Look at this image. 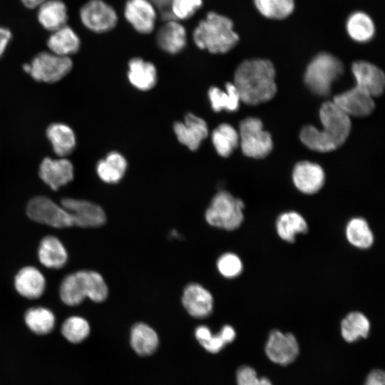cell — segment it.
Returning <instances> with one entry per match:
<instances>
[{"label": "cell", "instance_id": "1", "mask_svg": "<svg viewBox=\"0 0 385 385\" xmlns=\"http://www.w3.org/2000/svg\"><path fill=\"white\" fill-rule=\"evenodd\" d=\"M322 129L308 125L300 132L302 142L309 148L329 152L341 146L346 140L351 129L349 116L333 101L324 103L319 110Z\"/></svg>", "mask_w": 385, "mask_h": 385}, {"label": "cell", "instance_id": "2", "mask_svg": "<svg viewBox=\"0 0 385 385\" xmlns=\"http://www.w3.org/2000/svg\"><path fill=\"white\" fill-rule=\"evenodd\" d=\"M274 77V68L270 61L246 60L237 68L233 84L240 101L246 104L257 105L270 100L275 95Z\"/></svg>", "mask_w": 385, "mask_h": 385}, {"label": "cell", "instance_id": "3", "mask_svg": "<svg viewBox=\"0 0 385 385\" xmlns=\"http://www.w3.org/2000/svg\"><path fill=\"white\" fill-rule=\"evenodd\" d=\"M193 41L200 49L212 53H224L238 42L239 36L233 30L229 18L210 11L193 31Z\"/></svg>", "mask_w": 385, "mask_h": 385}, {"label": "cell", "instance_id": "4", "mask_svg": "<svg viewBox=\"0 0 385 385\" xmlns=\"http://www.w3.org/2000/svg\"><path fill=\"white\" fill-rule=\"evenodd\" d=\"M244 202L225 190L219 191L205 211L207 222L215 227L232 231L244 220Z\"/></svg>", "mask_w": 385, "mask_h": 385}, {"label": "cell", "instance_id": "5", "mask_svg": "<svg viewBox=\"0 0 385 385\" xmlns=\"http://www.w3.org/2000/svg\"><path fill=\"white\" fill-rule=\"evenodd\" d=\"M343 71V64L339 59L329 53H321L308 65L304 81L314 93L325 96L330 93L332 83Z\"/></svg>", "mask_w": 385, "mask_h": 385}, {"label": "cell", "instance_id": "6", "mask_svg": "<svg viewBox=\"0 0 385 385\" xmlns=\"http://www.w3.org/2000/svg\"><path fill=\"white\" fill-rule=\"evenodd\" d=\"M101 289L99 274L95 271L82 270L67 275L60 287L62 302L68 306L80 304L86 297L93 300Z\"/></svg>", "mask_w": 385, "mask_h": 385}, {"label": "cell", "instance_id": "7", "mask_svg": "<svg viewBox=\"0 0 385 385\" xmlns=\"http://www.w3.org/2000/svg\"><path fill=\"white\" fill-rule=\"evenodd\" d=\"M239 143L242 153L248 157L262 158L272 148L270 134L263 130L262 121L254 117L244 119L240 124Z\"/></svg>", "mask_w": 385, "mask_h": 385}, {"label": "cell", "instance_id": "8", "mask_svg": "<svg viewBox=\"0 0 385 385\" xmlns=\"http://www.w3.org/2000/svg\"><path fill=\"white\" fill-rule=\"evenodd\" d=\"M70 57L61 56L51 51L36 54L30 63L27 73L39 82L55 83L65 77L71 70Z\"/></svg>", "mask_w": 385, "mask_h": 385}, {"label": "cell", "instance_id": "9", "mask_svg": "<svg viewBox=\"0 0 385 385\" xmlns=\"http://www.w3.org/2000/svg\"><path fill=\"white\" fill-rule=\"evenodd\" d=\"M26 212L32 220L53 227L73 226L71 217L67 210L44 196L31 199L27 205Z\"/></svg>", "mask_w": 385, "mask_h": 385}, {"label": "cell", "instance_id": "10", "mask_svg": "<svg viewBox=\"0 0 385 385\" xmlns=\"http://www.w3.org/2000/svg\"><path fill=\"white\" fill-rule=\"evenodd\" d=\"M81 21L91 31L104 33L113 29L118 21L114 9L103 0H89L79 11Z\"/></svg>", "mask_w": 385, "mask_h": 385}, {"label": "cell", "instance_id": "11", "mask_svg": "<svg viewBox=\"0 0 385 385\" xmlns=\"http://www.w3.org/2000/svg\"><path fill=\"white\" fill-rule=\"evenodd\" d=\"M61 203L70 214L73 225L96 227L103 225L106 220L105 212L95 203L72 198H64Z\"/></svg>", "mask_w": 385, "mask_h": 385}, {"label": "cell", "instance_id": "12", "mask_svg": "<svg viewBox=\"0 0 385 385\" xmlns=\"http://www.w3.org/2000/svg\"><path fill=\"white\" fill-rule=\"evenodd\" d=\"M299 351L298 342L292 334L282 333L277 329L270 332L265 352L272 361L282 366L288 365L296 359Z\"/></svg>", "mask_w": 385, "mask_h": 385}, {"label": "cell", "instance_id": "13", "mask_svg": "<svg viewBox=\"0 0 385 385\" xmlns=\"http://www.w3.org/2000/svg\"><path fill=\"white\" fill-rule=\"evenodd\" d=\"M124 16L139 33L149 34L155 28L157 13L155 5L150 0H128Z\"/></svg>", "mask_w": 385, "mask_h": 385}, {"label": "cell", "instance_id": "14", "mask_svg": "<svg viewBox=\"0 0 385 385\" xmlns=\"http://www.w3.org/2000/svg\"><path fill=\"white\" fill-rule=\"evenodd\" d=\"M41 179L52 190H57L73 179V166L66 158H45L39 166Z\"/></svg>", "mask_w": 385, "mask_h": 385}, {"label": "cell", "instance_id": "15", "mask_svg": "<svg viewBox=\"0 0 385 385\" xmlns=\"http://www.w3.org/2000/svg\"><path fill=\"white\" fill-rule=\"evenodd\" d=\"M292 180L299 192L313 195L323 187L325 175L322 168L318 164L302 161L297 163L293 169Z\"/></svg>", "mask_w": 385, "mask_h": 385}, {"label": "cell", "instance_id": "16", "mask_svg": "<svg viewBox=\"0 0 385 385\" xmlns=\"http://www.w3.org/2000/svg\"><path fill=\"white\" fill-rule=\"evenodd\" d=\"M178 141L190 150H197L208 135L206 122L201 118L188 113L183 122H176L173 126Z\"/></svg>", "mask_w": 385, "mask_h": 385}, {"label": "cell", "instance_id": "17", "mask_svg": "<svg viewBox=\"0 0 385 385\" xmlns=\"http://www.w3.org/2000/svg\"><path fill=\"white\" fill-rule=\"evenodd\" d=\"M351 69L356 79V86L373 98L383 93L385 76L379 68L369 62L359 61L352 64Z\"/></svg>", "mask_w": 385, "mask_h": 385}, {"label": "cell", "instance_id": "18", "mask_svg": "<svg viewBox=\"0 0 385 385\" xmlns=\"http://www.w3.org/2000/svg\"><path fill=\"white\" fill-rule=\"evenodd\" d=\"M182 304L191 316L204 318L208 317L212 312L213 297L201 284L190 283L183 290Z\"/></svg>", "mask_w": 385, "mask_h": 385}, {"label": "cell", "instance_id": "19", "mask_svg": "<svg viewBox=\"0 0 385 385\" xmlns=\"http://www.w3.org/2000/svg\"><path fill=\"white\" fill-rule=\"evenodd\" d=\"M333 102L349 116H364L374 108L373 97L357 86L334 98Z\"/></svg>", "mask_w": 385, "mask_h": 385}, {"label": "cell", "instance_id": "20", "mask_svg": "<svg viewBox=\"0 0 385 385\" xmlns=\"http://www.w3.org/2000/svg\"><path fill=\"white\" fill-rule=\"evenodd\" d=\"M156 39L161 49L167 53L175 54L182 51L185 46L186 30L178 21L167 20L158 29Z\"/></svg>", "mask_w": 385, "mask_h": 385}, {"label": "cell", "instance_id": "21", "mask_svg": "<svg viewBox=\"0 0 385 385\" xmlns=\"http://www.w3.org/2000/svg\"><path fill=\"white\" fill-rule=\"evenodd\" d=\"M14 285L21 295L34 299L42 295L45 289L46 280L38 269L28 266L19 271L15 277Z\"/></svg>", "mask_w": 385, "mask_h": 385}, {"label": "cell", "instance_id": "22", "mask_svg": "<svg viewBox=\"0 0 385 385\" xmlns=\"http://www.w3.org/2000/svg\"><path fill=\"white\" fill-rule=\"evenodd\" d=\"M46 44L51 52L70 57L79 50L81 40L76 31L66 24L51 32Z\"/></svg>", "mask_w": 385, "mask_h": 385}, {"label": "cell", "instance_id": "23", "mask_svg": "<svg viewBox=\"0 0 385 385\" xmlns=\"http://www.w3.org/2000/svg\"><path fill=\"white\" fill-rule=\"evenodd\" d=\"M37 19L43 28L52 32L66 24V5L61 0H46L38 7Z\"/></svg>", "mask_w": 385, "mask_h": 385}, {"label": "cell", "instance_id": "24", "mask_svg": "<svg viewBox=\"0 0 385 385\" xmlns=\"http://www.w3.org/2000/svg\"><path fill=\"white\" fill-rule=\"evenodd\" d=\"M276 231L278 237L284 242H294L299 234L308 232V223L298 212L290 210L281 213L276 220Z\"/></svg>", "mask_w": 385, "mask_h": 385}, {"label": "cell", "instance_id": "25", "mask_svg": "<svg viewBox=\"0 0 385 385\" xmlns=\"http://www.w3.org/2000/svg\"><path fill=\"white\" fill-rule=\"evenodd\" d=\"M46 136L53 152L64 158L71 154L76 145V138L73 129L62 123L51 124L46 130Z\"/></svg>", "mask_w": 385, "mask_h": 385}, {"label": "cell", "instance_id": "26", "mask_svg": "<svg viewBox=\"0 0 385 385\" xmlns=\"http://www.w3.org/2000/svg\"><path fill=\"white\" fill-rule=\"evenodd\" d=\"M128 78L130 83L140 91H148L157 82V70L155 66L141 58H133L128 63Z\"/></svg>", "mask_w": 385, "mask_h": 385}, {"label": "cell", "instance_id": "27", "mask_svg": "<svg viewBox=\"0 0 385 385\" xmlns=\"http://www.w3.org/2000/svg\"><path fill=\"white\" fill-rule=\"evenodd\" d=\"M345 237L351 246L360 250H367L374 242V233L368 222L362 217H354L347 222Z\"/></svg>", "mask_w": 385, "mask_h": 385}, {"label": "cell", "instance_id": "28", "mask_svg": "<svg viewBox=\"0 0 385 385\" xmlns=\"http://www.w3.org/2000/svg\"><path fill=\"white\" fill-rule=\"evenodd\" d=\"M67 257L66 248L57 237L46 236L41 241L38 257L45 267L61 268L66 264Z\"/></svg>", "mask_w": 385, "mask_h": 385}, {"label": "cell", "instance_id": "29", "mask_svg": "<svg viewBox=\"0 0 385 385\" xmlns=\"http://www.w3.org/2000/svg\"><path fill=\"white\" fill-rule=\"evenodd\" d=\"M127 169V161L119 153L110 152L105 158L96 165V172L99 178L109 184L118 183Z\"/></svg>", "mask_w": 385, "mask_h": 385}, {"label": "cell", "instance_id": "30", "mask_svg": "<svg viewBox=\"0 0 385 385\" xmlns=\"http://www.w3.org/2000/svg\"><path fill=\"white\" fill-rule=\"evenodd\" d=\"M130 344L138 354L150 355L158 347V337L156 332L148 324L137 323L131 329Z\"/></svg>", "mask_w": 385, "mask_h": 385}, {"label": "cell", "instance_id": "31", "mask_svg": "<svg viewBox=\"0 0 385 385\" xmlns=\"http://www.w3.org/2000/svg\"><path fill=\"white\" fill-rule=\"evenodd\" d=\"M226 91L212 86L208 91L211 107L215 112L222 110L232 112L238 109L240 102L239 93L233 83L225 85Z\"/></svg>", "mask_w": 385, "mask_h": 385}, {"label": "cell", "instance_id": "32", "mask_svg": "<svg viewBox=\"0 0 385 385\" xmlns=\"http://www.w3.org/2000/svg\"><path fill=\"white\" fill-rule=\"evenodd\" d=\"M370 322L368 318L360 312L349 313L341 322V333L347 342H354L360 337L369 335Z\"/></svg>", "mask_w": 385, "mask_h": 385}, {"label": "cell", "instance_id": "33", "mask_svg": "<svg viewBox=\"0 0 385 385\" xmlns=\"http://www.w3.org/2000/svg\"><path fill=\"white\" fill-rule=\"evenodd\" d=\"M211 140L218 155L227 158L239 145V134L231 125L222 123L212 131Z\"/></svg>", "mask_w": 385, "mask_h": 385}, {"label": "cell", "instance_id": "34", "mask_svg": "<svg viewBox=\"0 0 385 385\" xmlns=\"http://www.w3.org/2000/svg\"><path fill=\"white\" fill-rule=\"evenodd\" d=\"M27 327L34 334L44 335L50 333L56 323L54 314L45 307H33L28 309L24 316Z\"/></svg>", "mask_w": 385, "mask_h": 385}, {"label": "cell", "instance_id": "35", "mask_svg": "<svg viewBox=\"0 0 385 385\" xmlns=\"http://www.w3.org/2000/svg\"><path fill=\"white\" fill-rule=\"evenodd\" d=\"M346 30L354 41L366 42L373 37L375 27L372 19L366 14L357 11L349 17Z\"/></svg>", "mask_w": 385, "mask_h": 385}, {"label": "cell", "instance_id": "36", "mask_svg": "<svg viewBox=\"0 0 385 385\" xmlns=\"http://www.w3.org/2000/svg\"><path fill=\"white\" fill-rule=\"evenodd\" d=\"M254 1L260 14L269 19H285L294 9V0H254Z\"/></svg>", "mask_w": 385, "mask_h": 385}, {"label": "cell", "instance_id": "37", "mask_svg": "<svg viewBox=\"0 0 385 385\" xmlns=\"http://www.w3.org/2000/svg\"><path fill=\"white\" fill-rule=\"evenodd\" d=\"M90 325L86 319L79 316L67 318L61 327V334L69 342L78 344L89 335Z\"/></svg>", "mask_w": 385, "mask_h": 385}, {"label": "cell", "instance_id": "38", "mask_svg": "<svg viewBox=\"0 0 385 385\" xmlns=\"http://www.w3.org/2000/svg\"><path fill=\"white\" fill-rule=\"evenodd\" d=\"M217 268L222 276L232 279L241 274L243 270V264L237 255L226 252L218 258Z\"/></svg>", "mask_w": 385, "mask_h": 385}, {"label": "cell", "instance_id": "39", "mask_svg": "<svg viewBox=\"0 0 385 385\" xmlns=\"http://www.w3.org/2000/svg\"><path fill=\"white\" fill-rule=\"evenodd\" d=\"M202 6V0H171L170 14L177 21L191 17Z\"/></svg>", "mask_w": 385, "mask_h": 385}, {"label": "cell", "instance_id": "40", "mask_svg": "<svg viewBox=\"0 0 385 385\" xmlns=\"http://www.w3.org/2000/svg\"><path fill=\"white\" fill-rule=\"evenodd\" d=\"M237 385H272L265 377L258 378L255 370L248 366H241L237 372Z\"/></svg>", "mask_w": 385, "mask_h": 385}, {"label": "cell", "instance_id": "41", "mask_svg": "<svg viewBox=\"0 0 385 385\" xmlns=\"http://www.w3.org/2000/svg\"><path fill=\"white\" fill-rule=\"evenodd\" d=\"M226 343L222 338L220 333L215 335H212L211 337L206 342L201 344V345L209 352L217 353L225 346Z\"/></svg>", "mask_w": 385, "mask_h": 385}, {"label": "cell", "instance_id": "42", "mask_svg": "<svg viewBox=\"0 0 385 385\" xmlns=\"http://www.w3.org/2000/svg\"><path fill=\"white\" fill-rule=\"evenodd\" d=\"M364 385H385V374L381 369H374L367 376Z\"/></svg>", "mask_w": 385, "mask_h": 385}, {"label": "cell", "instance_id": "43", "mask_svg": "<svg viewBox=\"0 0 385 385\" xmlns=\"http://www.w3.org/2000/svg\"><path fill=\"white\" fill-rule=\"evenodd\" d=\"M11 38V31L6 27L0 26V58L4 53Z\"/></svg>", "mask_w": 385, "mask_h": 385}, {"label": "cell", "instance_id": "44", "mask_svg": "<svg viewBox=\"0 0 385 385\" xmlns=\"http://www.w3.org/2000/svg\"><path fill=\"white\" fill-rule=\"evenodd\" d=\"M195 335L196 339L201 344L202 343L208 340L212 334L207 327L202 325L196 328Z\"/></svg>", "mask_w": 385, "mask_h": 385}, {"label": "cell", "instance_id": "45", "mask_svg": "<svg viewBox=\"0 0 385 385\" xmlns=\"http://www.w3.org/2000/svg\"><path fill=\"white\" fill-rule=\"evenodd\" d=\"M220 334L226 344L232 342L236 336L235 329L230 325H225L222 328Z\"/></svg>", "mask_w": 385, "mask_h": 385}, {"label": "cell", "instance_id": "46", "mask_svg": "<svg viewBox=\"0 0 385 385\" xmlns=\"http://www.w3.org/2000/svg\"><path fill=\"white\" fill-rule=\"evenodd\" d=\"M46 1V0H21L24 6L30 9L38 8Z\"/></svg>", "mask_w": 385, "mask_h": 385}, {"label": "cell", "instance_id": "47", "mask_svg": "<svg viewBox=\"0 0 385 385\" xmlns=\"http://www.w3.org/2000/svg\"><path fill=\"white\" fill-rule=\"evenodd\" d=\"M153 4H158L159 6H165L166 5H168L170 7V4L171 0H150Z\"/></svg>", "mask_w": 385, "mask_h": 385}]
</instances>
